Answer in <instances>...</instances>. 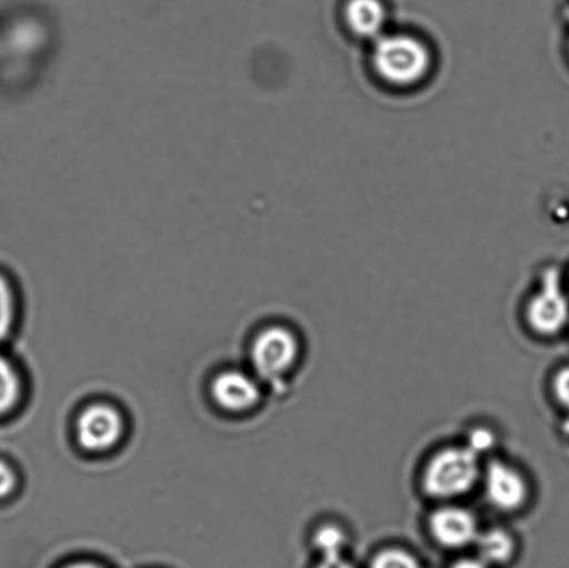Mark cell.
I'll use <instances>...</instances> for the list:
<instances>
[{"label":"cell","instance_id":"cell-4","mask_svg":"<svg viewBox=\"0 0 569 568\" xmlns=\"http://www.w3.org/2000/svg\"><path fill=\"white\" fill-rule=\"evenodd\" d=\"M298 355L299 345L292 333L283 328H270L256 339L252 361L260 376L274 378L289 370Z\"/></svg>","mask_w":569,"mask_h":568},{"label":"cell","instance_id":"cell-14","mask_svg":"<svg viewBox=\"0 0 569 568\" xmlns=\"http://www.w3.org/2000/svg\"><path fill=\"white\" fill-rule=\"evenodd\" d=\"M13 319V297L8 281L0 276V341L8 336Z\"/></svg>","mask_w":569,"mask_h":568},{"label":"cell","instance_id":"cell-1","mask_svg":"<svg viewBox=\"0 0 569 568\" xmlns=\"http://www.w3.org/2000/svg\"><path fill=\"white\" fill-rule=\"evenodd\" d=\"M371 61L377 76L396 88L418 86L432 69L431 50L409 33H382L376 39Z\"/></svg>","mask_w":569,"mask_h":568},{"label":"cell","instance_id":"cell-13","mask_svg":"<svg viewBox=\"0 0 569 568\" xmlns=\"http://www.w3.org/2000/svg\"><path fill=\"white\" fill-rule=\"evenodd\" d=\"M371 568H421L415 556L400 549H388L377 555Z\"/></svg>","mask_w":569,"mask_h":568},{"label":"cell","instance_id":"cell-3","mask_svg":"<svg viewBox=\"0 0 569 568\" xmlns=\"http://www.w3.org/2000/svg\"><path fill=\"white\" fill-rule=\"evenodd\" d=\"M568 319L569 302L562 292L559 272L549 270L528 306L529 325L542 336H555L566 327Z\"/></svg>","mask_w":569,"mask_h":568},{"label":"cell","instance_id":"cell-10","mask_svg":"<svg viewBox=\"0 0 569 568\" xmlns=\"http://www.w3.org/2000/svg\"><path fill=\"white\" fill-rule=\"evenodd\" d=\"M476 544L481 560L487 565H505L516 552L515 538L501 528L479 534Z\"/></svg>","mask_w":569,"mask_h":568},{"label":"cell","instance_id":"cell-8","mask_svg":"<svg viewBox=\"0 0 569 568\" xmlns=\"http://www.w3.org/2000/svg\"><path fill=\"white\" fill-rule=\"evenodd\" d=\"M213 398L226 410L243 411L258 403L260 391L252 378L243 372L227 371L216 378Z\"/></svg>","mask_w":569,"mask_h":568},{"label":"cell","instance_id":"cell-11","mask_svg":"<svg viewBox=\"0 0 569 568\" xmlns=\"http://www.w3.org/2000/svg\"><path fill=\"white\" fill-rule=\"evenodd\" d=\"M315 545L322 559L339 558V556H343L346 537L339 528L327 526L317 531Z\"/></svg>","mask_w":569,"mask_h":568},{"label":"cell","instance_id":"cell-12","mask_svg":"<svg viewBox=\"0 0 569 568\" xmlns=\"http://www.w3.org/2000/svg\"><path fill=\"white\" fill-rule=\"evenodd\" d=\"M19 393V378L8 361L0 358V415L13 408Z\"/></svg>","mask_w":569,"mask_h":568},{"label":"cell","instance_id":"cell-7","mask_svg":"<svg viewBox=\"0 0 569 568\" xmlns=\"http://www.w3.org/2000/svg\"><path fill=\"white\" fill-rule=\"evenodd\" d=\"M429 528L437 542L449 549L466 548L476 544L479 537V525L476 516L461 508H443L429 520Z\"/></svg>","mask_w":569,"mask_h":568},{"label":"cell","instance_id":"cell-6","mask_svg":"<svg viewBox=\"0 0 569 568\" xmlns=\"http://www.w3.org/2000/svg\"><path fill=\"white\" fill-rule=\"evenodd\" d=\"M77 431L82 448L99 452L119 441L122 432L121 417L109 406L94 405L83 411L78 420Z\"/></svg>","mask_w":569,"mask_h":568},{"label":"cell","instance_id":"cell-2","mask_svg":"<svg viewBox=\"0 0 569 568\" xmlns=\"http://www.w3.org/2000/svg\"><path fill=\"white\" fill-rule=\"evenodd\" d=\"M479 477V455L468 447L450 448L429 461L423 475V487L433 498L455 499L471 492Z\"/></svg>","mask_w":569,"mask_h":568},{"label":"cell","instance_id":"cell-16","mask_svg":"<svg viewBox=\"0 0 569 568\" xmlns=\"http://www.w3.org/2000/svg\"><path fill=\"white\" fill-rule=\"evenodd\" d=\"M555 392L560 403L569 409V367H566L556 376Z\"/></svg>","mask_w":569,"mask_h":568},{"label":"cell","instance_id":"cell-17","mask_svg":"<svg viewBox=\"0 0 569 568\" xmlns=\"http://www.w3.org/2000/svg\"><path fill=\"white\" fill-rule=\"evenodd\" d=\"M16 478L8 465L0 461V499L8 497L13 489Z\"/></svg>","mask_w":569,"mask_h":568},{"label":"cell","instance_id":"cell-20","mask_svg":"<svg viewBox=\"0 0 569 568\" xmlns=\"http://www.w3.org/2000/svg\"><path fill=\"white\" fill-rule=\"evenodd\" d=\"M67 568H100V567L94 566V565H89V564H77V565L69 566Z\"/></svg>","mask_w":569,"mask_h":568},{"label":"cell","instance_id":"cell-18","mask_svg":"<svg viewBox=\"0 0 569 568\" xmlns=\"http://www.w3.org/2000/svg\"><path fill=\"white\" fill-rule=\"evenodd\" d=\"M317 568H355L349 564L348 560L343 558V556H339V558H326L321 560V564L317 566Z\"/></svg>","mask_w":569,"mask_h":568},{"label":"cell","instance_id":"cell-9","mask_svg":"<svg viewBox=\"0 0 569 568\" xmlns=\"http://www.w3.org/2000/svg\"><path fill=\"white\" fill-rule=\"evenodd\" d=\"M387 8L381 0H349L345 6V21L353 36L378 39L387 26Z\"/></svg>","mask_w":569,"mask_h":568},{"label":"cell","instance_id":"cell-19","mask_svg":"<svg viewBox=\"0 0 569 568\" xmlns=\"http://www.w3.org/2000/svg\"><path fill=\"white\" fill-rule=\"evenodd\" d=\"M451 568H489L481 559H462Z\"/></svg>","mask_w":569,"mask_h":568},{"label":"cell","instance_id":"cell-5","mask_svg":"<svg viewBox=\"0 0 569 568\" xmlns=\"http://www.w3.org/2000/svg\"><path fill=\"white\" fill-rule=\"evenodd\" d=\"M485 492L496 509L515 511L527 502L528 486L515 467L493 461L485 471Z\"/></svg>","mask_w":569,"mask_h":568},{"label":"cell","instance_id":"cell-15","mask_svg":"<svg viewBox=\"0 0 569 568\" xmlns=\"http://www.w3.org/2000/svg\"><path fill=\"white\" fill-rule=\"evenodd\" d=\"M493 434L487 430L473 431L470 436V442L467 447L473 450L477 455H481L485 450L493 447Z\"/></svg>","mask_w":569,"mask_h":568}]
</instances>
